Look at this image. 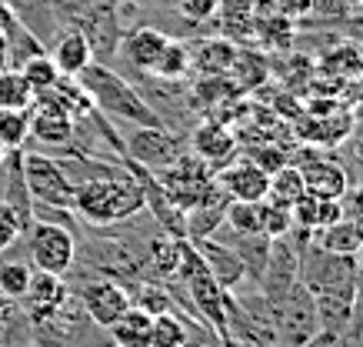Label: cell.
<instances>
[{
  "label": "cell",
  "mask_w": 363,
  "mask_h": 347,
  "mask_svg": "<svg viewBox=\"0 0 363 347\" xmlns=\"http://www.w3.org/2000/svg\"><path fill=\"white\" fill-rule=\"evenodd\" d=\"M50 60L64 77H77L80 70L94 64V44H90V37L84 31H70V34L57 40V47L50 50Z\"/></svg>",
  "instance_id": "e0dca14e"
},
{
  "label": "cell",
  "mask_w": 363,
  "mask_h": 347,
  "mask_svg": "<svg viewBox=\"0 0 363 347\" xmlns=\"http://www.w3.org/2000/svg\"><path fill=\"white\" fill-rule=\"evenodd\" d=\"M237 347H260V344H237Z\"/></svg>",
  "instance_id": "bcb514c9"
},
{
  "label": "cell",
  "mask_w": 363,
  "mask_h": 347,
  "mask_svg": "<svg viewBox=\"0 0 363 347\" xmlns=\"http://www.w3.org/2000/svg\"><path fill=\"white\" fill-rule=\"evenodd\" d=\"M77 121L70 114L47 107V104H30V137L44 147H67L74 141Z\"/></svg>",
  "instance_id": "4fadbf2b"
},
{
  "label": "cell",
  "mask_w": 363,
  "mask_h": 347,
  "mask_svg": "<svg viewBox=\"0 0 363 347\" xmlns=\"http://www.w3.org/2000/svg\"><path fill=\"white\" fill-rule=\"evenodd\" d=\"M194 247H197V254L203 258L207 270L213 274V280L220 284L223 291L240 287V280L247 277V274H243V264H240V258H237V250H233V247L217 244L213 237H197Z\"/></svg>",
  "instance_id": "7c38bea8"
},
{
  "label": "cell",
  "mask_w": 363,
  "mask_h": 347,
  "mask_svg": "<svg viewBox=\"0 0 363 347\" xmlns=\"http://www.w3.org/2000/svg\"><path fill=\"white\" fill-rule=\"evenodd\" d=\"M27 141H30V111L0 107V144L7 150H23Z\"/></svg>",
  "instance_id": "f546056e"
},
{
  "label": "cell",
  "mask_w": 363,
  "mask_h": 347,
  "mask_svg": "<svg viewBox=\"0 0 363 347\" xmlns=\"http://www.w3.org/2000/svg\"><path fill=\"white\" fill-rule=\"evenodd\" d=\"M80 307L87 314V321H94L97 327H111L130 307V294L111 277L90 280V284H84V291H80Z\"/></svg>",
  "instance_id": "52a82bcc"
},
{
  "label": "cell",
  "mask_w": 363,
  "mask_h": 347,
  "mask_svg": "<svg viewBox=\"0 0 363 347\" xmlns=\"http://www.w3.org/2000/svg\"><path fill=\"white\" fill-rule=\"evenodd\" d=\"M27 217H23L11 201H0V250H7L21 241V234L27 231Z\"/></svg>",
  "instance_id": "836d02e7"
},
{
  "label": "cell",
  "mask_w": 363,
  "mask_h": 347,
  "mask_svg": "<svg viewBox=\"0 0 363 347\" xmlns=\"http://www.w3.org/2000/svg\"><path fill=\"white\" fill-rule=\"evenodd\" d=\"M217 184L223 187V194L230 201H267L270 174L243 157V160H237V164H230V167H223L217 174Z\"/></svg>",
  "instance_id": "9c48e42d"
},
{
  "label": "cell",
  "mask_w": 363,
  "mask_h": 347,
  "mask_svg": "<svg viewBox=\"0 0 363 347\" xmlns=\"http://www.w3.org/2000/svg\"><path fill=\"white\" fill-rule=\"evenodd\" d=\"M17 27H21V21H17L13 7L11 4H0V70L11 67V40L17 34Z\"/></svg>",
  "instance_id": "8d00e7d4"
},
{
  "label": "cell",
  "mask_w": 363,
  "mask_h": 347,
  "mask_svg": "<svg viewBox=\"0 0 363 347\" xmlns=\"http://www.w3.org/2000/svg\"><path fill=\"white\" fill-rule=\"evenodd\" d=\"M30 274H33V268L23 264V260H0V297L21 301L23 294H27Z\"/></svg>",
  "instance_id": "1f68e13d"
},
{
  "label": "cell",
  "mask_w": 363,
  "mask_h": 347,
  "mask_svg": "<svg viewBox=\"0 0 363 347\" xmlns=\"http://www.w3.org/2000/svg\"><path fill=\"white\" fill-rule=\"evenodd\" d=\"M353 157H357V160L363 164V131H360L357 137H353Z\"/></svg>",
  "instance_id": "7bdbcfd3"
},
{
  "label": "cell",
  "mask_w": 363,
  "mask_h": 347,
  "mask_svg": "<svg viewBox=\"0 0 363 347\" xmlns=\"http://www.w3.org/2000/svg\"><path fill=\"white\" fill-rule=\"evenodd\" d=\"M187 344H190L187 324L174 311H167V314H157L150 321V334H147L143 347H187Z\"/></svg>",
  "instance_id": "cb8c5ba5"
},
{
  "label": "cell",
  "mask_w": 363,
  "mask_h": 347,
  "mask_svg": "<svg viewBox=\"0 0 363 347\" xmlns=\"http://www.w3.org/2000/svg\"><path fill=\"white\" fill-rule=\"evenodd\" d=\"M180 17H187L190 23H207L220 13V0H174Z\"/></svg>",
  "instance_id": "74e56055"
},
{
  "label": "cell",
  "mask_w": 363,
  "mask_h": 347,
  "mask_svg": "<svg viewBox=\"0 0 363 347\" xmlns=\"http://www.w3.org/2000/svg\"><path fill=\"white\" fill-rule=\"evenodd\" d=\"M237 258L243 264V274H250L253 284H260L267 268V258H270V237L267 234H237Z\"/></svg>",
  "instance_id": "7402d4cb"
},
{
  "label": "cell",
  "mask_w": 363,
  "mask_h": 347,
  "mask_svg": "<svg viewBox=\"0 0 363 347\" xmlns=\"http://www.w3.org/2000/svg\"><path fill=\"white\" fill-rule=\"evenodd\" d=\"M350 221L360 227V234H363V187L353 194V201H350Z\"/></svg>",
  "instance_id": "b9f144b4"
},
{
  "label": "cell",
  "mask_w": 363,
  "mask_h": 347,
  "mask_svg": "<svg viewBox=\"0 0 363 347\" xmlns=\"http://www.w3.org/2000/svg\"><path fill=\"white\" fill-rule=\"evenodd\" d=\"M237 47L230 40H203L197 47V54H190V67H197L200 74H213V77H227L237 60Z\"/></svg>",
  "instance_id": "ffe728a7"
},
{
  "label": "cell",
  "mask_w": 363,
  "mask_h": 347,
  "mask_svg": "<svg viewBox=\"0 0 363 347\" xmlns=\"http://www.w3.org/2000/svg\"><path fill=\"white\" fill-rule=\"evenodd\" d=\"M21 180L23 191L47 211H70L74 204V180L64 170V164L50 154L30 150L21 154Z\"/></svg>",
  "instance_id": "3957f363"
},
{
  "label": "cell",
  "mask_w": 363,
  "mask_h": 347,
  "mask_svg": "<svg viewBox=\"0 0 363 347\" xmlns=\"http://www.w3.org/2000/svg\"><path fill=\"white\" fill-rule=\"evenodd\" d=\"M300 277V254L294 247L284 244V237H274L270 241V258H267V268H264V277H260V291L270 304L277 297H284Z\"/></svg>",
  "instance_id": "ba28073f"
},
{
  "label": "cell",
  "mask_w": 363,
  "mask_h": 347,
  "mask_svg": "<svg viewBox=\"0 0 363 347\" xmlns=\"http://www.w3.org/2000/svg\"><path fill=\"white\" fill-rule=\"evenodd\" d=\"M247 160H253L257 167H264L267 174H274L277 167H284L286 164V154L284 150H277V147H253L250 154H247Z\"/></svg>",
  "instance_id": "f35d334b"
},
{
  "label": "cell",
  "mask_w": 363,
  "mask_h": 347,
  "mask_svg": "<svg viewBox=\"0 0 363 347\" xmlns=\"http://www.w3.org/2000/svg\"><path fill=\"white\" fill-rule=\"evenodd\" d=\"M130 304H133V307H140V311H147L150 317L174 311L170 294H167L164 287H157V284H137V301H130Z\"/></svg>",
  "instance_id": "e575fe53"
},
{
  "label": "cell",
  "mask_w": 363,
  "mask_h": 347,
  "mask_svg": "<svg viewBox=\"0 0 363 347\" xmlns=\"http://www.w3.org/2000/svg\"><path fill=\"white\" fill-rule=\"evenodd\" d=\"M310 244H317L320 250H330V254H350L353 258L363 244V234L350 217H340L320 231H310Z\"/></svg>",
  "instance_id": "ac0fdd59"
},
{
  "label": "cell",
  "mask_w": 363,
  "mask_h": 347,
  "mask_svg": "<svg viewBox=\"0 0 363 347\" xmlns=\"http://www.w3.org/2000/svg\"><path fill=\"white\" fill-rule=\"evenodd\" d=\"M320 67H323V74H330V77H337V80L360 77L363 74V50L353 44H340L337 50L323 54Z\"/></svg>",
  "instance_id": "83f0119b"
},
{
  "label": "cell",
  "mask_w": 363,
  "mask_h": 347,
  "mask_svg": "<svg viewBox=\"0 0 363 347\" xmlns=\"http://www.w3.org/2000/svg\"><path fill=\"white\" fill-rule=\"evenodd\" d=\"M303 187L307 194H317V197H330V201H343L347 194H350V174L343 170L340 160H333V157H313L307 160L303 167Z\"/></svg>",
  "instance_id": "30bf717a"
},
{
  "label": "cell",
  "mask_w": 363,
  "mask_h": 347,
  "mask_svg": "<svg viewBox=\"0 0 363 347\" xmlns=\"http://www.w3.org/2000/svg\"><path fill=\"white\" fill-rule=\"evenodd\" d=\"M67 284L64 277H57V274H44V270H33L30 274V284H27V294H23L21 301L27 304V314H30L33 321H47L50 314L64 311L67 307Z\"/></svg>",
  "instance_id": "8fae6325"
},
{
  "label": "cell",
  "mask_w": 363,
  "mask_h": 347,
  "mask_svg": "<svg viewBox=\"0 0 363 347\" xmlns=\"http://www.w3.org/2000/svg\"><path fill=\"white\" fill-rule=\"evenodd\" d=\"M317 121H303L300 123V137L303 141H310V144H327V147H333V144H340V141H347V134H350V127H353V117H350V111L347 114H340V107L337 111H330V114H313Z\"/></svg>",
  "instance_id": "d6986e66"
},
{
  "label": "cell",
  "mask_w": 363,
  "mask_h": 347,
  "mask_svg": "<svg viewBox=\"0 0 363 347\" xmlns=\"http://www.w3.org/2000/svg\"><path fill=\"white\" fill-rule=\"evenodd\" d=\"M300 194H307V187H303V174H300L297 164H284V167H277L270 174V191H267V201L270 204L290 207Z\"/></svg>",
  "instance_id": "d4e9b609"
},
{
  "label": "cell",
  "mask_w": 363,
  "mask_h": 347,
  "mask_svg": "<svg viewBox=\"0 0 363 347\" xmlns=\"http://www.w3.org/2000/svg\"><path fill=\"white\" fill-rule=\"evenodd\" d=\"M313 4H317V0H277V13L297 21V17H307V13L313 11Z\"/></svg>",
  "instance_id": "60d3db41"
},
{
  "label": "cell",
  "mask_w": 363,
  "mask_h": 347,
  "mask_svg": "<svg viewBox=\"0 0 363 347\" xmlns=\"http://www.w3.org/2000/svg\"><path fill=\"white\" fill-rule=\"evenodd\" d=\"M127 147H130L127 157L137 160V164L147 170H167L177 157L184 154L180 141H177L167 127H133Z\"/></svg>",
  "instance_id": "8992f818"
},
{
  "label": "cell",
  "mask_w": 363,
  "mask_h": 347,
  "mask_svg": "<svg viewBox=\"0 0 363 347\" xmlns=\"http://www.w3.org/2000/svg\"><path fill=\"white\" fill-rule=\"evenodd\" d=\"M290 217H294V227H300V231H320V227L347 217V207H343V201L317 197V194H300L297 201L290 204Z\"/></svg>",
  "instance_id": "2e32d148"
},
{
  "label": "cell",
  "mask_w": 363,
  "mask_h": 347,
  "mask_svg": "<svg viewBox=\"0 0 363 347\" xmlns=\"http://www.w3.org/2000/svg\"><path fill=\"white\" fill-rule=\"evenodd\" d=\"M190 74V47L180 44V40H167L164 54H160V60L154 64V70H150V77L157 80H180Z\"/></svg>",
  "instance_id": "f1b7e54d"
},
{
  "label": "cell",
  "mask_w": 363,
  "mask_h": 347,
  "mask_svg": "<svg viewBox=\"0 0 363 347\" xmlns=\"http://www.w3.org/2000/svg\"><path fill=\"white\" fill-rule=\"evenodd\" d=\"M223 221L233 234H264V201H230Z\"/></svg>",
  "instance_id": "4316f807"
},
{
  "label": "cell",
  "mask_w": 363,
  "mask_h": 347,
  "mask_svg": "<svg viewBox=\"0 0 363 347\" xmlns=\"http://www.w3.org/2000/svg\"><path fill=\"white\" fill-rule=\"evenodd\" d=\"M150 314L140 311V307H127V311L113 321L107 331H111V341L113 347H143L147 344V334H150Z\"/></svg>",
  "instance_id": "44dd1931"
},
{
  "label": "cell",
  "mask_w": 363,
  "mask_h": 347,
  "mask_svg": "<svg viewBox=\"0 0 363 347\" xmlns=\"http://www.w3.org/2000/svg\"><path fill=\"white\" fill-rule=\"evenodd\" d=\"M350 117H353V123H363V97H360V101H353Z\"/></svg>",
  "instance_id": "ee69618b"
},
{
  "label": "cell",
  "mask_w": 363,
  "mask_h": 347,
  "mask_svg": "<svg viewBox=\"0 0 363 347\" xmlns=\"http://www.w3.org/2000/svg\"><path fill=\"white\" fill-rule=\"evenodd\" d=\"M21 74L27 77V84H30L33 97H37V94H44V90H50L57 80H60V70H57V64L50 60V54L27 57V60L21 64Z\"/></svg>",
  "instance_id": "4dcf8cb0"
},
{
  "label": "cell",
  "mask_w": 363,
  "mask_h": 347,
  "mask_svg": "<svg viewBox=\"0 0 363 347\" xmlns=\"http://www.w3.org/2000/svg\"><path fill=\"white\" fill-rule=\"evenodd\" d=\"M257 0H220V13L227 21H240V17H250Z\"/></svg>",
  "instance_id": "ab89813d"
},
{
  "label": "cell",
  "mask_w": 363,
  "mask_h": 347,
  "mask_svg": "<svg viewBox=\"0 0 363 347\" xmlns=\"http://www.w3.org/2000/svg\"><path fill=\"white\" fill-rule=\"evenodd\" d=\"M143 180L137 174V164L123 157L113 167H100V177H87L74 184V204L70 214L94 227H107L117 221H127L137 211H143Z\"/></svg>",
  "instance_id": "6da1fadb"
},
{
  "label": "cell",
  "mask_w": 363,
  "mask_h": 347,
  "mask_svg": "<svg viewBox=\"0 0 363 347\" xmlns=\"http://www.w3.org/2000/svg\"><path fill=\"white\" fill-rule=\"evenodd\" d=\"M190 147H194V157H200L207 167H223V164L233 157V150H237V141H233V134L223 127V123L207 121L194 131Z\"/></svg>",
  "instance_id": "5bb4252c"
},
{
  "label": "cell",
  "mask_w": 363,
  "mask_h": 347,
  "mask_svg": "<svg viewBox=\"0 0 363 347\" xmlns=\"http://www.w3.org/2000/svg\"><path fill=\"white\" fill-rule=\"evenodd\" d=\"M350 4H363V0H350Z\"/></svg>",
  "instance_id": "7dc6e473"
},
{
  "label": "cell",
  "mask_w": 363,
  "mask_h": 347,
  "mask_svg": "<svg viewBox=\"0 0 363 347\" xmlns=\"http://www.w3.org/2000/svg\"><path fill=\"white\" fill-rule=\"evenodd\" d=\"M80 87L90 94L94 107L107 114V117H117V121L130 123V127H164L160 114L143 101L140 94L113 70L100 67V64H90L77 74Z\"/></svg>",
  "instance_id": "7a4b0ae2"
},
{
  "label": "cell",
  "mask_w": 363,
  "mask_h": 347,
  "mask_svg": "<svg viewBox=\"0 0 363 347\" xmlns=\"http://www.w3.org/2000/svg\"><path fill=\"white\" fill-rule=\"evenodd\" d=\"M270 314H274L277 347H307L320 334V317H317L313 294L300 280L284 297H277L270 304Z\"/></svg>",
  "instance_id": "277c9868"
},
{
  "label": "cell",
  "mask_w": 363,
  "mask_h": 347,
  "mask_svg": "<svg viewBox=\"0 0 363 347\" xmlns=\"http://www.w3.org/2000/svg\"><path fill=\"white\" fill-rule=\"evenodd\" d=\"M253 34L260 37V40H267L270 47H277V50H286V47L294 44V21L284 17V13H274L270 21H267V17L257 21Z\"/></svg>",
  "instance_id": "d6a6232c"
},
{
  "label": "cell",
  "mask_w": 363,
  "mask_h": 347,
  "mask_svg": "<svg viewBox=\"0 0 363 347\" xmlns=\"http://www.w3.org/2000/svg\"><path fill=\"white\" fill-rule=\"evenodd\" d=\"M33 90L27 84V77L21 74V67H4L0 70V107L7 111H30Z\"/></svg>",
  "instance_id": "484cf974"
},
{
  "label": "cell",
  "mask_w": 363,
  "mask_h": 347,
  "mask_svg": "<svg viewBox=\"0 0 363 347\" xmlns=\"http://www.w3.org/2000/svg\"><path fill=\"white\" fill-rule=\"evenodd\" d=\"M294 231V217H290V207H280V204L264 201V234L274 241V237H286Z\"/></svg>",
  "instance_id": "d590c367"
},
{
  "label": "cell",
  "mask_w": 363,
  "mask_h": 347,
  "mask_svg": "<svg viewBox=\"0 0 363 347\" xmlns=\"http://www.w3.org/2000/svg\"><path fill=\"white\" fill-rule=\"evenodd\" d=\"M7 154H11V150H7V147L0 144V164H4V160H7Z\"/></svg>",
  "instance_id": "f6af8a7d"
},
{
  "label": "cell",
  "mask_w": 363,
  "mask_h": 347,
  "mask_svg": "<svg viewBox=\"0 0 363 347\" xmlns=\"http://www.w3.org/2000/svg\"><path fill=\"white\" fill-rule=\"evenodd\" d=\"M167 40H170V37H167L164 31H157V27H133L130 34H123L121 50L133 67L150 77V70H154V64L160 60V54H164Z\"/></svg>",
  "instance_id": "9a60e30c"
},
{
  "label": "cell",
  "mask_w": 363,
  "mask_h": 347,
  "mask_svg": "<svg viewBox=\"0 0 363 347\" xmlns=\"http://www.w3.org/2000/svg\"><path fill=\"white\" fill-rule=\"evenodd\" d=\"M27 250H30L33 270H44V274L64 277L67 270L74 268L77 241L70 234V227L44 217V221H37L33 227H27Z\"/></svg>",
  "instance_id": "5b68a950"
},
{
  "label": "cell",
  "mask_w": 363,
  "mask_h": 347,
  "mask_svg": "<svg viewBox=\"0 0 363 347\" xmlns=\"http://www.w3.org/2000/svg\"><path fill=\"white\" fill-rule=\"evenodd\" d=\"M180 254H184V237L160 234L147 247V260L160 277H177L180 274Z\"/></svg>",
  "instance_id": "603a6c76"
}]
</instances>
